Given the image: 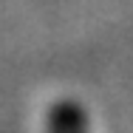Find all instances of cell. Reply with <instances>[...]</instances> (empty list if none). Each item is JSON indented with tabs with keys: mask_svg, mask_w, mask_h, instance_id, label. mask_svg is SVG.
Returning <instances> with one entry per match:
<instances>
[{
	"mask_svg": "<svg viewBox=\"0 0 133 133\" xmlns=\"http://www.w3.org/2000/svg\"><path fill=\"white\" fill-rule=\"evenodd\" d=\"M45 133H88L85 125V110L74 102H57L48 110V122H45Z\"/></svg>",
	"mask_w": 133,
	"mask_h": 133,
	"instance_id": "6da1fadb",
	"label": "cell"
}]
</instances>
